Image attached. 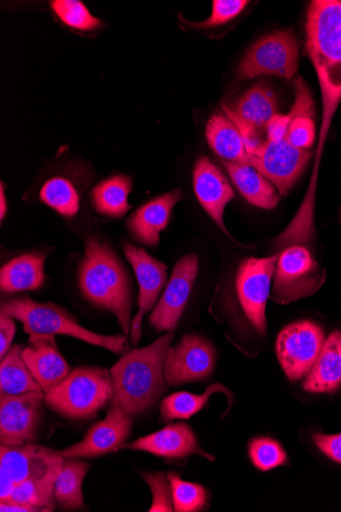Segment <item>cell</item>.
Here are the masks:
<instances>
[{"label":"cell","instance_id":"cell-26","mask_svg":"<svg viewBox=\"0 0 341 512\" xmlns=\"http://www.w3.org/2000/svg\"><path fill=\"white\" fill-rule=\"evenodd\" d=\"M206 135L210 147L222 161L250 165L245 141L228 117L222 114L213 116L208 122Z\"/></svg>","mask_w":341,"mask_h":512},{"label":"cell","instance_id":"cell-21","mask_svg":"<svg viewBox=\"0 0 341 512\" xmlns=\"http://www.w3.org/2000/svg\"><path fill=\"white\" fill-rule=\"evenodd\" d=\"M183 199L180 190L160 196L139 208L128 220L131 235L138 242L156 247L160 234L169 224L175 205Z\"/></svg>","mask_w":341,"mask_h":512},{"label":"cell","instance_id":"cell-1","mask_svg":"<svg viewBox=\"0 0 341 512\" xmlns=\"http://www.w3.org/2000/svg\"><path fill=\"white\" fill-rule=\"evenodd\" d=\"M174 331L152 345L133 349L112 367L113 406L131 415L153 407L166 391L165 364Z\"/></svg>","mask_w":341,"mask_h":512},{"label":"cell","instance_id":"cell-31","mask_svg":"<svg viewBox=\"0 0 341 512\" xmlns=\"http://www.w3.org/2000/svg\"><path fill=\"white\" fill-rule=\"evenodd\" d=\"M40 199L64 217H74L80 210V196L73 183L64 177L48 179L42 186Z\"/></svg>","mask_w":341,"mask_h":512},{"label":"cell","instance_id":"cell-12","mask_svg":"<svg viewBox=\"0 0 341 512\" xmlns=\"http://www.w3.org/2000/svg\"><path fill=\"white\" fill-rule=\"evenodd\" d=\"M212 344L198 335H186L170 348L165 364V380L170 386L207 380L215 368Z\"/></svg>","mask_w":341,"mask_h":512},{"label":"cell","instance_id":"cell-17","mask_svg":"<svg viewBox=\"0 0 341 512\" xmlns=\"http://www.w3.org/2000/svg\"><path fill=\"white\" fill-rule=\"evenodd\" d=\"M132 422L133 415L113 406L105 420L94 425L80 443L61 453L65 458H92L118 451L130 435Z\"/></svg>","mask_w":341,"mask_h":512},{"label":"cell","instance_id":"cell-28","mask_svg":"<svg viewBox=\"0 0 341 512\" xmlns=\"http://www.w3.org/2000/svg\"><path fill=\"white\" fill-rule=\"evenodd\" d=\"M23 347H13L0 365V390L2 396H18L31 392H43L23 357ZM44 393V392H43Z\"/></svg>","mask_w":341,"mask_h":512},{"label":"cell","instance_id":"cell-11","mask_svg":"<svg viewBox=\"0 0 341 512\" xmlns=\"http://www.w3.org/2000/svg\"><path fill=\"white\" fill-rule=\"evenodd\" d=\"M311 157V152L291 146L285 138L278 143L267 139L249 154L250 166L272 182L281 196L296 183Z\"/></svg>","mask_w":341,"mask_h":512},{"label":"cell","instance_id":"cell-38","mask_svg":"<svg viewBox=\"0 0 341 512\" xmlns=\"http://www.w3.org/2000/svg\"><path fill=\"white\" fill-rule=\"evenodd\" d=\"M16 334L14 318L8 315H0V357L2 359L11 350V345Z\"/></svg>","mask_w":341,"mask_h":512},{"label":"cell","instance_id":"cell-2","mask_svg":"<svg viewBox=\"0 0 341 512\" xmlns=\"http://www.w3.org/2000/svg\"><path fill=\"white\" fill-rule=\"evenodd\" d=\"M79 287L85 298L116 315L129 334L132 311L131 279L122 262L106 243L90 238L79 268Z\"/></svg>","mask_w":341,"mask_h":512},{"label":"cell","instance_id":"cell-14","mask_svg":"<svg viewBox=\"0 0 341 512\" xmlns=\"http://www.w3.org/2000/svg\"><path fill=\"white\" fill-rule=\"evenodd\" d=\"M124 254L130 262L139 285V310L131 321V342L138 345L141 338L143 316L155 306L167 282V265L148 252L129 243L124 244Z\"/></svg>","mask_w":341,"mask_h":512},{"label":"cell","instance_id":"cell-22","mask_svg":"<svg viewBox=\"0 0 341 512\" xmlns=\"http://www.w3.org/2000/svg\"><path fill=\"white\" fill-rule=\"evenodd\" d=\"M238 192L251 204L266 210H273L280 202V196L271 182L254 167L222 161Z\"/></svg>","mask_w":341,"mask_h":512},{"label":"cell","instance_id":"cell-15","mask_svg":"<svg viewBox=\"0 0 341 512\" xmlns=\"http://www.w3.org/2000/svg\"><path fill=\"white\" fill-rule=\"evenodd\" d=\"M227 117L239 129L248 152L257 149L260 141L257 131L267 127L277 114V100L273 91L262 83L250 88L237 104L230 108L223 105Z\"/></svg>","mask_w":341,"mask_h":512},{"label":"cell","instance_id":"cell-20","mask_svg":"<svg viewBox=\"0 0 341 512\" xmlns=\"http://www.w3.org/2000/svg\"><path fill=\"white\" fill-rule=\"evenodd\" d=\"M121 449L145 451L165 458H185L198 454L209 460L215 459L202 449L196 435L185 424L168 426L131 444L121 445L118 450Z\"/></svg>","mask_w":341,"mask_h":512},{"label":"cell","instance_id":"cell-37","mask_svg":"<svg viewBox=\"0 0 341 512\" xmlns=\"http://www.w3.org/2000/svg\"><path fill=\"white\" fill-rule=\"evenodd\" d=\"M314 441L318 448L332 460L341 463V434L315 435Z\"/></svg>","mask_w":341,"mask_h":512},{"label":"cell","instance_id":"cell-19","mask_svg":"<svg viewBox=\"0 0 341 512\" xmlns=\"http://www.w3.org/2000/svg\"><path fill=\"white\" fill-rule=\"evenodd\" d=\"M24 360L44 393L65 380L71 369L60 353L54 335L31 334Z\"/></svg>","mask_w":341,"mask_h":512},{"label":"cell","instance_id":"cell-36","mask_svg":"<svg viewBox=\"0 0 341 512\" xmlns=\"http://www.w3.org/2000/svg\"><path fill=\"white\" fill-rule=\"evenodd\" d=\"M143 479L148 482L153 492V505L150 512L174 511L171 486L168 484L164 474H142Z\"/></svg>","mask_w":341,"mask_h":512},{"label":"cell","instance_id":"cell-16","mask_svg":"<svg viewBox=\"0 0 341 512\" xmlns=\"http://www.w3.org/2000/svg\"><path fill=\"white\" fill-rule=\"evenodd\" d=\"M199 265L197 255H188L176 264L170 282L150 318L158 332L175 329L196 281Z\"/></svg>","mask_w":341,"mask_h":512},{"label":"cell","instance_id":"cell-33","mask_svg":"<svg viewBox=\"0 0 341 512\" xmlns=\"http://www.w3.org/2000/svg\"><path fill=\"white\" fill-rule=\"evenodd\" d=\"M174 510L178 512L200 511L205 506L208 493L198 484L184 482L177 474H169Z\"/></svg>","mask_w":341,"mask_h":512},{"label":"cell","instance_id":"cell-29","mask_svg":"<svg viewBox=\"0 0 341 512\" xmlns=\"http://www.w3.org/2000/svg\"><path fill=\"white\" fill-rule=\"evenodd\" d=\"M89 465L78 458H65L54 486V496L62 508L80 509L84 505L82 484Z\"/></svg>","mask_w":341,"mask_h":512},{"label":"cell","instance_id":"cell-5","mask_svg":"<svg viewBox=\"0 0 341 512\" xmlns=\"http://www.w3.org/2000/svg\"><path fill=\"white\" fill-rule=\"evenodd\" d=\"M112 398V376L107 369L80 367L45 393L44 402L62 415L83 420L104 408Z\"/></svg>","mask_w":341,"mask_h":512},{"label":"cell","instance_id":"cell-6","mask_svg":"<svg viewBox=\"0 0 341 512\" xmlns=\"http://www.w3.org/2000/svg\"><path fill=\"white\" fill-rule=\"evenodd\" d=\"M65 457L61 452L37 445H2L0 449V501L10 495L12 489L24 482L55 485L63 468Z\"/></svg>","mask_w":341,"mask_h":512},{"label":"cell","instance_id":"cell-35","mask_svg":"<svg viewBox=\"0 0 341 512\" xmlns=\"http://www.w3.org/2000/svg\"><path fill=\"white\" fill-rule=\"evenodd\" d=\"M247 0H214L211 17L201 24L202 28L221 26L236 18L248 6Z\"/></svg>","mask_w":341,"mask_h":512},{"label":"cell","instance_id":"cell-32","mask_svg":"<svg viewBox=\"0 0 341 512\" xmlns=\"http://www.w3.org/2000/svg\"><path fill=\"white\" fill-rule=\"evenodd\" d=\"M55 15L68 27L79 31H93L102 26L79 0H54L51 4Z\"/></svg>","mask_w":341,"mask_h":512},{"label":"cell","instance_id":"cell-8","mask_svg":"<svg viewBox=\"0 0 341 512\" xmlns=\"http://www.w3.org/2000/svg\"><path fill=\"white\" fill-rule=\"evenodd\" d=\"M275 271L272 299L279 304L310 296L324 281V275L311 253L301 246L281 252Z\"/></svg>","mask_w":341,"mask_h":512},{"label":"cell","instance_id":"cell-18","mask_svg":"<svg viewBox=\"0 0 341 512\" xmlns=\"http://www.w3.org/2000/svg\"><path fill=\"white\" fill-rule=\"evenodd\" d=\"M193 188L204 210L228 235L223 216L234 192L225 175L209 157L200 158L194 165Z\"/></svg>","mask_w":341,"mask_h":512},{"label":"cell","instance_id":"cell-24","mask_svg":"<svg viewBox=\"0 0 341 512\" xmlns=\"http://www.w3.org/2000/svg\"><path fill=\"white\" fill-rule=\"evenodd\" d=\"M341 383V333H332L325 341L321 354L304 382L312 393H330Z\"/></svg>","mask_w":341,"mask_h":512},{"label":"cell","instance_id":"cell-34","mask_svg":"<svg viewBox=\"0 0 341 512\" xmlns=\"http://www.w3.org/2000/svg\"><path fill=\"white\" fill-rule=\"evenodd\" d=\"M250 456L255 467L261 471H270L287 462L282 446L271 438L259 437L252 440Z\"/></svg>","mask_w":341,"mask_h":512},{"label":"cell","instance_id":"cell-9","mask_svg":"<svg viewBox=\"0 0 341 512\" xmlns=\"http://www.w3.org/2000/svg\"><path fill=\"white\" fill-rule=\"evenodd\" d=\"M325 344L323 330L311 321L288 325L278 336L276 351L290 381L308 376Z\"/></svg>","mask_w":341,"mask_h":512},{"label":"cell","instance_id":"cell-39","mask_svg":"<svg viewBox=\"0 0 341 512\" xmlns=\"http://www.w3.org/2000/svg\"><path fill=\"white\" fill-rule=\"evenodd\" d=\"M290 114H276L267 124L268 141L278 143L283 141L286 136Z\"/></svg>","mask_w":341,"mask_h":512},{"label":"cell","instance_id":"cell-10","mask_svg":"<svg viewBox=\"0 0 341 512\" xmlns=\"http://www.w3.org/2000/svg\"><path fill=\"white\" fill-rule=\"evenodd\" d=\"M280 254L246 259L237 271L236 291L239 302L260 334H265L267 330L266 305Z\"/></svg>","mask_w":341,"mask_h":512},{"label":"cell","instance_id":"cell-25","mask_svg":"<svg viewBox=\"0 0 341 512\" xmlns=\"http://www.w3.org/2000/svg\"><path fill=\"white\" fill-rule=\"evenodd\" d=\"M296 93L285 139L291 146L309 151L316 137L315 109L309 89L301 77L296 81Z\"/></svg>","mask_w":341,"mask_h":512},{"label":"cell","instance_id":"cell-40","mask_svg":"<svg viewBox=\"0 0 341 512\" xmlns=\"http://www.w3.org/2000/svg\"><path fill=\"white\" fill-rule=\"evenodd\" d=\"M0 218H2V220L5 218L6 216V213H7V205H6V196H5V191H4V184L2 183V190H0Z\"/></svg>","mask_w":341,"mask_h":512},{"label":"cell","instance_id":"cell-3","mask_svg":"<svg viewBox=\"0 0 341 512\" xmlns=\"http://www.w3.org/2000/svg\"><path fill=\"white\" fill-rule=\"evenodd\" d=\"M307 52L320 81L323 106L341 101V0H316L308 12Z\"/></svg>","mask_w":341,"mask_h":512},{"label":"cell","instance_id":"cell-23","mask_svg":"<svg viewBox=\"0 0 341 512\" xmlns=\"http://www.w3.org/2000/svg\"><path fill=\"white\" fill-rule=\"evenodd\" d=\"M45 255L29 253L13 259L0 271V288L7 294L36 291L45 282Z\"/></svg>","mask_w":341,"mask_h":512},{"label":"cell","instance_id":"cell-4","mask_svg":"<svg viewBox=\"0 0 341 512\" xmlns=\"http://www.w3.org/2000/svg\"><path fill=\"white\" fill-rule=\"evenodd\" d=\"M2 314L21 321L29 335H67L118 355L125 350V336L92 333L82 328L69 312L53 303H38L28 296H22L6 301Z\"/></svg>","mask_w":341,"mask_h":512},{"label":"cell","instance_id":"cell-30","mask_svg":"<svg viewBox=\"0 0 341 512\" xmlns=\"http://www.w3.org/2000/svg\"><path fill=\"white\" fill-rule=\"evenodd\" d=\"M216 392L230 395L225 387L216 384L210 386L203 395L179 392L167 397L161 405L164 421L189 420L207 405L210 397Z\"/></svg>","mask_w":341,"mask_h":512},{"label":"cell","instance_id":"cell-27","mask_svg":"<svg viewBox=\"0 0 341 512\" xmlns=\"http://www.w3.org/2000/svg\"><path fill=\"white\" fill-rule=\"evenodd\" d=\"M131 190L132 181L128 176H112L97 184L92 190V206L104 216L121 218L131 209L128 203Z\"/></svg>","mask_w":341,"mask_h":512},{"label":"cell","instance_id":"cell-7","mask_svg":"<svg viewBox=\"0 0 341 512\" xmlns=\"http://www.w3.org/2000/svg\"><path fill=\"white\" fill-rule=\"evenodd\" d=\"M298 67L299 43L294 33L276 31L252 46L238 68V77L248 80L275 75L292 79Z\"/></svg>","mask_w":341,"mask_h":512},{"label":"cell","instance_id":"cell-13","mask_svg":"<svg viewBox=\"0 0 341 512\" xmlns=\"http://www.w3.org/2000/svg\"><path fill=\"white\" fill-rule=\"evenodd\" d=\"M45 393L31 392L2 396L0 400V441L7 446L30 444L36 436Z\"/></svg>","mask_w":341,"mask_h":512}]
</instances>
